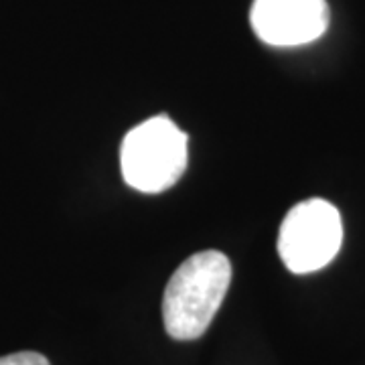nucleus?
Returning a JSON list of instances; mask_svg holds the SVG:
<instances>
[{
	"label": "nucleus",
	"mask_w": 365,
	"mask_h": 365,
	"mask_svg": "<svg viewBox=\"0 0 365 365\" xmlns=\"http://www.w3.org/2000/svg\"><path fill=\"white\" fill-rule=\"evenodd\" d=\"M232 282V262L217 250L197 252L170 276L163 297V321L173 339L203 337Z\"/></svg>",
	"instance_id": "nucleus-1"
},
{
	"label": "nucleus",
	"mask_w": 365,
	"mask_h": 365,
	"mask_svg": "<svg viewBox=\"0 0 365 365\" xmlns=\"http://www.w3.org/2000/svg\"><path fill=\"white\" fill-rule=\"evenodd\" d=\"M187 163V134L165 114L134 126L120 146L122 177L140 193L167 191L181 179Z\"/></svg>",
	"instance_id": "nucleus-2"
},
{
	"label": "nucleus",
	"mask_w": 365,
	"mask_h": 365,
	"mask_svg": "<svg viewBox=\"0 0 365 365\" xmlns=\"http://www.w3.org/2000/svg\"><path fill=\"white\" fill-rule=\"evenodd\" d=\"M341 242L343 223L337 207L325 199H307L282 220L278 254L290 272H317L337 256Z\"/></svg>",
	"instance_id": "nucleus-3"
},
{
	"label": "nucleus",
	"mask_w": 365,
	"mask_h": 365,
	"mask_svg": "<svg viewBox=\"0 0 365 365\" xmlns=\"http://www.w3.org/2000/svg\"><path fill=\"white\" fill-rule=\"evenodd\" d=\"M250 23L266 45L299 47L325 33L329 4L327 0H254Z\"/></svg>",
	"instance_id": "nucleus-4"
},
{
	"label": "nucleus",
	"mask_w": 365,
	"mask_h": 365,
	"mask_svg": "<svg viewBox=\"0 0 365 365\" xmlns=\"http://www.w3.org/2000/svg\"><path fill=\"white\" fill-rule=\"evenodd\" d=\"M0 365H51L45 355L37 351H19L0 357Z\"/></svg>",
	"instance_id": "nucleus-5"
}]
</instances>
